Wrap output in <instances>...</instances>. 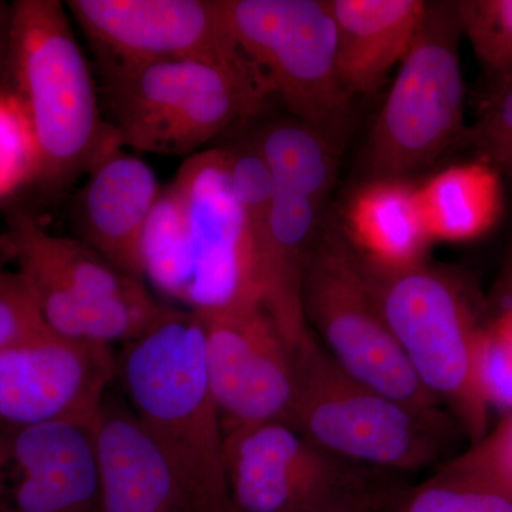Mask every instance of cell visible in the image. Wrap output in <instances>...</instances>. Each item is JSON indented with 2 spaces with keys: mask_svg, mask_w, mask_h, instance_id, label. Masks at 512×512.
Segmentation results:
<instances>
[{
  "mask_svg": "<svg viewBox=\"0 0 512 512\" xmlns=\"http://www.w3.org/2000/svg\"><path fill=\"white\" fill-rule=\"evenodd\" d=\"M143 262L146 284L185 308L261 303L251 225L232 185L228 148L188 157L163 188L144 234Z\"/></svg>",
  "mask_w": 512,
  "mask_h": 512,
  "instance_id": "1",
  "label": "cell"
},
{
  "mask_svg": "<svg viewBox=\"0 0 512 512\" xmlns=\"http://www.w3.org/2000/svg\"><path fill=\"white\" fill-rule=\"evenodd\" d=\"M117 360L128 407L170 461L195 512H232L200 312L167 305Z\"/></svg>",
  "mask_w": 512,
  "mask_h": 512,
  "instance_id": "2",
  "label": "cell"
},
{
  "mask_svg": "<svg viewBox=\"0 0 512 512\" xmlns=\"http://www.w3.org/2000/svg\"><path fill=\"white\" fill-rule=\"evenodd\" d=\"M66 5L18 0L10 9L6 64L10 87L32 131L36 183L60 191L120 146L103 120L89 62Z\"/></svg>",
  "mask_w": 512,
  "mask_h": 512,
  "instance_id": "3",
  "label": "cell"
},
{
  "mask_svg": "<svg viewBox=\"0 0 512 512\" xmlns=\"http://www.w3.org/2000/svg\"><path fill=\"white\" fill-rule=\"evenodd\" d=\"M107 124L120 146L191 157L254 119L274 96L244 60L177 59L99 64Z\"/></svg>",
  "mask_w": 512,
  "mask_h": 512,
  "instance_id": "4",
  "label": "cell"
},
{
  "mask_svg": "<svg viewBox=\"0 0 512 512\" xmlns=\"http://www.w3.org/2000/svg\"><path fill=\"white\" fill-rule=\"evenodd\" d=\"M362 265L414 375L441 406L453 410L477 443L483 440L490 413L478 379L484 326L470 289L458 276L424 261L380 268L362 259Z\"/></svg>",
  "mask_w": 512,
  "mask_h": 512,
  "instance_id": "5",
  "label": "cell"
},
{
  "mask_svg": "<svg viewBox=\"0 0 512 512\" xmlns=\"http://www.w3.org/2000/svg\"><path fill=\"white\" fill-rule=\"evenodd\" d=\"M0 256L25 279L47 328L66 338L127 345L167 308L146 282L79 239L50 234L29 212L10 217Z\"/></svg>",
  "mask_w": 512,
  "mask_h": 512,
  "instance_id": "6",
  "label": "cell"
},
{
  "mask_svg": "<svg viewBox=\"0 0 512 512\" xmlns=\"http://www.w3.org/2000/svg\"><path fill=\"white\" fill-rule=\"evenodd\" d=\"M293 353L292 426L316 446L356 466L394 473L421 470L443 456L448 426L350 376L311 329Z\"/></svg>",
  "mask_w": 512,
  "mask_h": 512,
  "instance_id": "7",
  "label": "cell"
},
{
  "mask_svg": "<svg viewBox=\"0 0 512 512\" xmlns=\"http://www.w3.org/2000/svg\"><path fill=\"white\" fill-rule=\"evenodd\" d=\"M461 30L454 2H427L363 151L366 181L407 180L466 136Z\"/></svg>",
  "mask_w": 512,
  "mask_h": 512,
  "instance_id": "8",
  "label": "cell"
},
{
  "mask_svg": "<svg viewBox=\"0 0 512 512\" xmlns=\"http://www.w3.org/2000/svg\"><path fill=\"white\" fill-rule=\"evenodd\" d=\"M306 325L323 349L359 382L448 426L441 403L414 375L367 284L348 239L322 231L302 281Z\"/></svg>",
  "mask_w": 512,
  "mask_h": 512,
  "instance_id": "9",
  "label": "cell"
},
{
  "mask_svg": "<svg viewBox=\"0 0 512 512\" xmlns=\"http://www.w3.org/2000/svg\"><path fill=\"white\" fill-rule=\"evenodd\" d=\"M239 49L296 120L338 126L352 96L336 66L329 0H227Z\"/></svg>",
  "mask_w": 512,
  "mask_h": 512,
  "instance_id": "10",
  "label": "cell"
},
{
  "mask_svg": "<svg viewBox=\"0 0 512 512\" xmlns=\"http://www.w3.org/2000/svg\"><path fill=\"white\" fill-rule=\"evenodd\" d=\"M228 151L232 185L251 225L259 301L295 348L309 329L302 281L328 200L275 184L254 143Z\"/></svg>",
  "mask_w": 512,
  "mask_h": 512,
  "instance_id": "11",
  "label": "cell"
},
{
  "mask_svg": "<svg viewBox=\"0 0 512 512\" xmlns=\"http://www.w3.org/2000/svg\"><path fill=\"white\" fill-rule=\"evenodd\" d=\"M198 312L224 434L268 421L292 424L295 353L271 313L261 303Z\"/></svg>",
  "mask_w": 512,
  "mask_h": 512,
  "instance_id": "12",
  "label": "cell"
},
{
  "mask_svg": "<svg viewBox=\"0 0 512 512\" xmlns=\"http://www.w3.org/2000/svg\"><path fill=\"white\" fill-rule=\"evenodd\" d=\"M117 372L113 346L66 338L46 326L0 357V430L94 426Z\"/></svg>",
  "mask_w": 512,
  "mask_h": 512,
  "instance_id": "13",
  "label": "cell"
},
{
  "mask_svg": "<svg viewBox=\"0 0 512 512\" xmlns=\"http://www.w3.org/2000/svg\"><path fill=\"white\" fill-rule=\"evenodd\" d=\"M225 468L232 512H305L379 471L333 456L286 421L225 433Z\"/></svg>",
  "mask_w": 512,
  "mask_h": 512,
  "instance_id": "14",
  "label": "cell"
},
{
  "mask_svg": "<svg viewBox=\"0 0 512 512\" xmlns=\"http://www.w3.org/2000/svg\"><path fill=\"white\" fill-rule=\"evenodd\" d=\"M99 64L244 60L227 0H69Z\"/></svg>",
  "mask_w": 512,
  "mask_h": 512,
  "instance_id": "15",
  "label": "cell"
},
{
  "mask_svg": "<svg viewBox=\"0 0 512 512\" xmlns=\"http://www.w3.org/2000/svg\"><path fill=\"white\" fill-rule=\"evenodd\" d=\"M96 424L49 423L5 430L9 473L0 512H97Z\"/></svg>",
  "mask_w": 512,
  "mask_h": 512,
  "instance_id": "16",
  "label": "cell"
},
{
  "mask_svg": "<svg viewBox=\"0 0 512 512\" xmlns=\"http://www.w3.org/2000/svg\"><path fill=\"white\" fill-rule=\"evenodd\" d=\"M163 188L153 168L126 148L107 151L70 202L77 239L133 278L144 279L143 241Z\"/></svg>",
  "mask_w": 512,
  "mask_h": 512,
  "instance_id": "17",
  "label": "cell"
},
{
  "mask_svg": "<svg viewBox=\"0 0 512 512\" xmlns=\"http://www.w3.org/2000/svg\"><path fill=\"white\" fill-rule=\"evenodd\" d=\"M97 512H195L190 495L130 407L107 397L96 421Z\"/></svg>",
  "mask_w": 512,
  "mask_h": 512,
  "instance_id": "18",
  "label": "cell"
},
{
  "mask_svg": "<svg viewBox=\"0 0 512 512\" xmlns=\"http://www.w3.org/2000/svg\"><path fill=\"white\" fill-rule=\"evenodd\" d=\"M336 26V66L350 96L375 92L409 53L427 2L329 0Z\"/></svg>",
  "mask_w": 512,
  "mask_h": 512,
  "instance_id": "19",
  "label": "cell"
},
{
  "mask_svg": "<svg viewBox=\"0 0 512 512\" xmlns=\"http://www.w3.org/2000/svg\"><path fill=\"white\" fill-rule=\"evenodd\" d=\"M345 218L350 245L369 264L403 268L424 261L431 241L410 181H365L353 192Z\"/></svg>",
  "mask_w": 512,
  "mask_h": 512,
  "instance_id": "20",
  "label": "cell"
},
{
  "mask_svg": "<svg viewBox=\"0 0 512 512\" xmlns=\"http://www.w3.org/2000/svg\"><path fill=\"white\" fill-rule=\"evenodd\" d=\"M416 195L431 242L484 237L504 212L503 175L483 158L444 168L416 185Z\"/></svg>",
  "mask_w": 512,
  "mask_h": 512,
  "instance_id": "21",
  "label": "cell"
},
{
  "mask_svg": "<svg viewBox=\"0 0 512 512\" xmlns=\"http://www.w3.org/2000/svg\"><path fill=\"white\" fill-rule=\"evenodd\" d=\"M252 143L275 184L328 200L338 173V153L328 130L281 120L266 126Z\"/></svg>",
  "mask_w": 512,
  "mask_h": 512,
  "instance_id": "22",
  "label": "cell"
},
{
  "mask_svg": "<svg viewBox=\"0 0 512 512\" xmlns=\"http://www.w3.org/2000/svg\"><path fill=\"white\" fill-rule=\"evenodd\" d=\"M397 512H512V483L471 448L413 490Z\"/></svg>",
  "mask_w": 512,
  "mask_h": 512,
  "instance_id": "23",
  "label": "cell"
},
{
  "mask_svg": "<svg viewBox=\"0 0 512 512\" xmlns=\"http://www.w3.org/2000/svg\"><path fill=\"white\" fill-rule=\"evenodd\" d=\"M461 36L485 70L501 83L512 79V0L454 2Z\"/></svg>",
  "mask_w": 512,
  "mask_h": 512,
  "instance_id": "24",
  "label": "cell"
},
{
  "mask_svg": "<svg viewBox=\"0 0 512 512\" xmlns=\"http://www.w3.org/2000/svg\"><path fill=\"white\" fill-rule=\"evenodd\" d=\"M39 160L35 140L12 92L0 87V200L36 183Z\"/></svg>",
  "mask_w": 512,
  "mask_h": 512,
  "instance_id": "25",
  "label": "cell"
},
{
  "mask_svg": "<svg viewBox=\"0 0 512 512\" xmlns=\"http://www.w3.org/2000/svg\"><path fill=\"white\" fill-rule=\"evenodd\" d=\"M463 143L512 178V79L500 84L477 120L467 126Z\"/></svg>",
  "mask_w": 512,
  "mask_h": 512,
  "instance_id": "26",
  "label": "cell"
},
{
  "mask_svg": "<svg viewBox=\"0 0 512 512\" xmlns=\"http://www.w3.org/2000/svg\"><path fill=\"white\" fill-rule=\"evenodd\" d=\"M43 328L46 323L28 284L0 256V357Z\"/></svg>",
  "mask_w": 512,
  "mask_h": 512,
  "instance_id": "27",
  "label": "cell"
},
{
  "mask_svg": "<svg viewBox=\"0 0 512 512\" xmlns=\"http://www.w3.org/2000/svg\"><path fill=\"white\" fill-rule=\"evenodd\" d=\"M389 497L386 487L375 478L305 512H383L389 507Z\"/></svg>",
  "mask_w": 512,
  "mask_h": 512,
  "instance_id": "28",
  "label": "cell"
},
{
  "mask_svg": "<svg viewBox=\"0 0 512 512\" xmlns=\"http://www.w3.org/2000/svg\"><path fill=\"white\" fill-rule=\"evenodd\" d=\"M478 457L512 483V416L473 448Z\"/></svg>",
  "mask_w": 512,
  "mask_h": 512,
  "instance_id": "29",
  "label": "cell"
},
{
  "mask_svg": "<svg viewBox=\"0 0 512 512\" xmlns=\"http://www.w3.org/2000/svg\"><path fill=\"white\" fill-rule=\"evenodd\" d=\"M9 473V447L8 436L5 430H0V505L5 497L6 484Z\"/></svg>",
  "mask_w": 512,
  "mask_h": 512,
  "instance_id": "30",
  "label": "cell"
},
{
  "mask_svg": "<svg viewBox=\"0 0 512 512\" xmlns=\"http://www.w3.org/2000/svg\"><path fill=\"white\" fill-rule=\"evenodd\" d=\"M10 9H12V6L0 2V45H2V43L5 45L6 36H8Z\"/></svg>",
  "mask_w": 512,
  "mask_h": 512,
  "instance_id": "31",
  "label": "cell"
},
{
  "mask_svg": "<svg viewBox=\"0 0 512 512\" xmlns=\"http://www.w3.org/2000/svg\"><path fill=\"white\" fill-rule=\"evenodd\" d=\"M508 306H510V308L512 309V293H511V303Z\"/></svg>",
  "mask_w": 512,
  "mask_h": 512,
  "instance_id": "32",
  "label": "cell"
}]
</instances>
